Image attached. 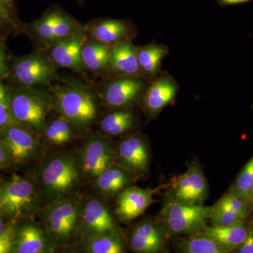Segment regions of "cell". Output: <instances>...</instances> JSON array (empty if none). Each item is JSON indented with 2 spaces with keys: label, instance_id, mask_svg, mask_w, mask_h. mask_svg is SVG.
<instances>
[{
  "label": "cell",
  "instance_id": "cell-1",
  "mask_svg": "<svg viewBox=\"0 0 253 253\" xmlns=\"http://www.w3.org/2000/svg\"><path fill=\"white\" fill-rule=\"evenodd\" d=\"M51 109L62 116L76 130L84 131L97 121L99 104L94 91L83 81L63 80L49 86Z\"/></svg>",
  "mask_w": 253,
  "mask_h": 253
},
{
  "label": "cell",
  "instance_id": "cell-2",
  "mask_svg": "<svg viewBox=\"0 0 253 253\" xmlns=\"http://www.w3.org/2000/svg\"><path fill=\"white\" fill-rule=\"evenodd\" d=\"M39 166L37 183L47 204L76 195L84 180L79 159L68 153L51 154Z\"/></svg>",
  "mask_w": 253,
  "mask_h": 253
},
{
  "label": "cell",
  "instance_id": "cell-3",
  "mask_svg": "<svg viewBox=\"0 0 253 253\" xmlns=\"http://www.w3.org/2000/svg\"><path fill=\"white\" fill-rule=\"evenodd\" d=\"M42 199L36 181L13 174L0 185V213L8 222L29 220L41 211Z\"/></svg>",
  "mask_w": 253,
  "mask_h": 253
},
{
  "label": "cell",
  "instance_id": "cell-4",
  "mask_svg": "<svg viewBox=\"0 0 253 253\" xmlns=\"http://www.w3.org/2000/svg\"><path fill=\"white\" fill-rule=\"evenodd\" d=\"M81 204L73 195L48 203L41 209L42 224L56 249L71 246L79 236Z\"/></svg>",
  "mask_w": 253,
  "mask_h": 253
},
{
  "label": "cell",
  "instance_id": "cell-5",
  "mask_svg": "<svg viewBox=\"0 0 253 253\" xmlns=\"http://www.w3.org/2000/svg\"><path fill=\"white\" fill-rule=\"evenodd\" d=\"M10 104L15 121L28 126L38 135L42 134L51 109L49 90L22 87L9 91Z\"/></svg>",
  "mask_w": 253,
  "mask_h": 253
},
{
  "label": "cell",
  "instance_id": "cell-6",
  "mask_svg": "<svg viewBox=\"0 0 253 253\" xmlns=\"http://www.w3.org/2000/svg\"><path fill=\"white\" fill-rule=\"evenodd\" d=\"M212 206H191L167 199L156 219L169 238L199 232L208 225Z\"/></svg>",
  "mask_w": 253,
  "mask_h": 253
},
{
  "label": "cell",
  "instance_id": "cell-7",
  "mask_svg": "<svg viewBox=\"0 0 253 253\" xmlns=\"http://www.w3.org/2000/svg\"><path fill=\"white\" fill-rule=\"evenodd\" d=\"M84 28L85 25L82 24L61 6L54 5L31 24L29 31L39 49L47 50Z\"/></svg>",
  "mask_w": 253,
  "mask_h": 253
},
{
  "label": "cell",
  "instance_id": "cell-8",
  "mask_svg": "<svg viewBox=\"0 0 253 253\" xmlns=\"http://www.w3.org/2000/svg\"><path fill=\"white\" fill-rule=\"evenodd\" d=\"M99 96L110 109H132L139 104L151 82L143 76H123L103 80Z\"/></svg>",
  "mask_w": 253,
  "mask_h": 253
},
{
  "label": "cell",
  "instance_id": "cell-9",
  "mask_svg": "<svg viewBox=\"0 0 253 253\" xmlns=\"http://www.w3.org/2000/svg\"><path fill=\"white\" fill-rule=\"evenodd\" d=\"M56 68L47 51L38 49L15 61L13 75L22 87L42 88L58 81Z\"/></svg>",
  "mask_w": 253,
  "mask_h": 253
},
{
  "label": "cell",
  "instance_id": "cell-10",
  "mask_svg": "<svg viewBox=\"0 0 253 253\" xmlns=\"http://www.w3.org/2000/svg\"><path fill=\"white\" fill-rule=\"evenodd\" d=\"M209 194L207 179L201 164L195 161L184 174L173 176L168 187V199L191 206H203Z\"/></svg>",
  "mask_w": 253,
  "mask_h": 253
},
{
  "label": "cell",
  "instance_id": "cell-11",
  "mask_svg": "<svg viewBox=\"0 0 253 253\" xmlns=\"http://www.w3.org/2000/svg\"><path fill=\"white\" fill-rule=\"evenodd\" d=\"M116 219L102 198L92 196L82 201L80 239L121 230Z\"/></svg>",
  "mask_w": 253,
  "mask_h": 253
},
{
  "label": "cell",
  "instance_id": "cell-12",
  "mask_svg": "<svg viewBox=\"0 0 253 253\" xmlns=\"http://www.w3.org/2000/svg\"><path fill=\"white\" fill-rule=\"evenodd\" d=\"M116 146L103 136L93 135L84 143L79 159L83 177L94 180L116 162Z\"/></svg>",
  "mask_w": 253,
  "mask_h": 253
},
{
  "label": "cell",
  "instance_id": "cell-13",
  "mask_svg": "<svg viewBox=\"0 0 253 253\" xmlns=\"http://www.w3.org/2000/svg\"><path fill=\"white\" fill-rule=\"evenodd\" d=\"M169 183L156 188L128 186L116 196L115 215L123 224H128L139 216L155 202L154 196L161 190L168 189Z\"/></svg>",
  "mask_w": 253,
  "mask_h": 253
},
{
  "label": "cell",
  "instance_id": "cell-14",
  "mask_svg": "<svg viewBox=\"0 0 253 253\" xmlns=\"http://www.w3.org/2000/svg\"><path fill=\"white\" fill-rule=\"evenodd\" d=\"M179 85L175 78L162 71L151 81L141 98L139 105L148 121L158 118L163 110L175 101Z\"/></svg>",
  "mask_w": 253,
  "mask_h": 253
},
{
  "label": "cell",
  "instance_id": "cell-15",
  "mask_svg": "<svg viewBox=\"0 0 253 253\" xmlns=\"http://www.w3.org/2000/svg\"><path fill=\"white\" fill-rule=\"evenodd\" d=\"M169 238L157 219H145L133 226L126 240L133 253H165Z\"/></svg>",
  "mask_w": 253,
  "mask_h": 253
},
{
  "label": "cell",
  "instance_id": "cell-16",
  "mask_svg": "<svg viewBox=\"0 0 253 253\" xmlns=\"http://www.w3.org/2000/svg\"><path fill=\"white\" fill-rule=\"evenodd\" d=\"M150 161L149 144L140 134L128 136L116 146L115 164L129 171L137 179L147 175Z\"/></svg>",
  "mask_w": 253,
  "mask_h": 253
},
{
  "label": "cell",
  "instance_id": "cell-17",
  "mask_svg": "<svg viewBox=\"0 0 253 253\" xmlns=\"http://www.w3.org/2000/svg\"><path fill=\"white\" fill-rule=\"evenodd\" d=\"M38 134L20 123H14L0 132V140L9 149L14 163L27 162L37 157L42 145Z\"/></svg>",
  "mask_w": 253,
  "mask_h": 253
},
{
  "label": "cell",
  "instance_id": "cell-18",
  "mask_svg": "<svg viewBox=\"0 0 253 253\" xmlns=\"http://www.w3.org/2000/svg\"><path fill=\"white\" fill-rule=\"evenodd\" d=\"M85 31L89 38L113 46L132 41L137 35V28L134 23L126 19L100 18L85 25Z\"/></svg>",
  "mask_w": 253,
  "mask_h": 253
},
{
  "label": "cell",
  "instance_id": "cell-19",
  "mask_svg": "<svg viewBox=\"0 0 253 253\" xmlns=\"http://www.w3.org/2000/svg\"><path fill=\"white\" fill-rule=\"evenodd\" d=\"M88 37L84 28L46 50L56 68H66L86 78L87 71L83 66L82 49Z\"/></svg>",
  "mask_w": 253,
  "mask_h": 253
},
{
  "label": "cell",
  "instance_id": "cell-20",
  "mask_svg": "<svg viewBox=\"0 0 253 253\" xmlns=\"http://www.w3.org/2000/svg\"><path fill=\"white\" fill-rule=\"evenodd\" d=\"M56 250L42 224L29 219L16 225L12 253H49Z\"/></svg>",
  "mask_w": 253,
  "mask_h": 253
},
{
  "label": "cell",
  "instance_id": "cell-21",
  "mask_svg": "<svg viewBox=\"0 0 253 253\" xmlns=\"http://www.w3.org/2000/svg\"><path fill=\"white\" fill-rule=\"evenodd\" d=\"M123 76H142L138 66L136 46L132 41L121 43L111 49L109 68L104 79Z\"/></svg>",
  "mask_w": 253,
  "mask_h": 253
},
{
  "label": "cell",
  "instance_id": "cell-22",
  "mask_svg": "<svg viewBox=\"0 0 253 253\" xmlns=\"http://www.w3.org/2000/svg\"><path fill=\"white\" fill-rule=\"evenodd\" d=\"M134 174L124 168L114 164L105 169L94 179V189L102 197H116L128 186L137 180Z\"/></svg>",
  "mask_w": 253,
  "mask_h": 253
},
{
  "label": "cell",
  "instance_id": "cell-23",
  "mask_svg": "<svg viewBox=\"0 0 253 253\" xmlns=\"http://www.w3.org/2000/svg\"><path fill=\"white\" fill-rule=\"evenodd\" d=\"M169 54L166 44L153 41L145 45L136 46V56L141 75L150 82L162 72L163 60Z\"/></svg>",
  "mask_w": 253,
  "mask_h": 253
},
{
  "label": "cell",
  "instance_id": "cell-24",
  "mask_svg": "<svg viewBox=\"0 0 253 253\" xmlns=\"http://www.w3.org/2000/svg\"><path fill=\"white\" fill-rule=\"evenodd\" d=\"M111 46L88 37L82 49V60L86 71L104 79L109 68Z\"/></svg>",
  "mask_w": 253,
  "mask_h": 253
},
{
  "label": "cell",
  "instance_id": "cell-25",
  "mask_svg": "<svg viewBox=\"0 0 253 253\" xmlns=\"http://www.w3.org/2000/svg\"><path fill=\"white\" fill-rule=\"evenodd\" d=\"M244 222L228 226H206L200 231L214 240L226 253L231 252L244 242L249 232Z\"/></svg>",
  "mask_w": 253,
  "mask_h": 253
},
{
  "label": "cell",
  "instance_id": "cell-26",
  "mask_svg": "<svg viewBox=\"0 0 253 253\" xmlns=\"http://www.w3.org/2000/svg\"><path fill=\"white\" fill-rule=\"evenodd\" d=\"M126 236L122 230L106 233L81 240V250L86 253H126Z\"/></svg>",
  "mask_w": 253,
  "mask_h": 253
},
{
  "label": "cell",
  "instance_id": "cell-27",
  "mask_svg": "<svg viewBox=\"0 0 253 253\" xmlns=\"http://www.w3.org/2000/svg\"><path fill=\"white\" fill-rule=\"evenodd\" d=\"M137 123L136 114L131 109L112 110L100 121L99 128L104 136H122L131 131Z\"/></svg>",
  "mask_w": 253,
  "mask_h": 253
},
{
  "label": "cell",
  "instance_id": "cell-28",
  "mask_svg": "<svg viewBox=\"0 0 253 253\" xmlns=\"http://www.w3.org/2000/svg\"><path fill=\"white\" fill-rule=\"evenodd\" d=\"M176 244L178 252L182 253H226L209 236L204 233H194L183 236Z\"/></svg>",
  "mask_w": 253,
  "mask_h": 253
},
{
  "label": "cell",
  "instance_id": "cell-29",
  "mask_svg": "<svg viewBox=\"0 0 253 253\" xmlns=\"http://www.w3.org/2000/svg\"><path fill=\"white\" fill-rule=\"evenodd\" d=\"M76 129L62 116L55 118L46 123L42 134L49 144L61 146L68 144L74 137Z\"/></svg>",
  "mask_w": 253,
  "mask_h": 253
},
{
  "label": "cell",
  "instance_id": "cell-30",
  "mask_svg": "<svg viewBox=\"0 0 253 253\" xmlns=\"http://www.w3.org/2000/svg\"><path fill=\"white\" fill-rule=\"evenodd\" d=\"M253 184V157L244 166L235 182L230 189L231 192L239 199L246 201L249 190Z\"/></svg>",
  "mask_w": 253,
  "mask_h": 253
},
{
  "label": "cell",
  "instance_id": "cell-31",
  "mask_svg": "<svg viewBox=\"0 0 253 253\" xmlns=\"http://www.w3.org/2000/svg\"><path fill=\"white\" fill-rule=\"evenodd\" d=\"M246 216L231 211L227 208L219 207L215 204L212 206V212L209 222L211 226H228L236 223L244 222Z\"/></svg>",
  "mask_w": 253,
  "mask_h": 253
},
{
  "label": "cell",
  "instance_id": "cell-32",
  "mask_svg": "<svg viewBox=\"0 0 253 253\" xmlns=\"http://www.w3.org/2000/svg\"><path fill=\"white\" fill-rule=\"evenodd\" d=\"M8 28L11 31L22 30L16 13V0H0V30Z\"/></svg>",
  "mask_w": 253,
  "mask_h": 253
},
{
  "label": "cell",
  "instance_id": "cell-33",
  "mask_svg": "<svg viewBox=\"0 0 253 253\" xmlns=\"http://www.w3.org/2000/svg\"><path fill=\"white\" fill-rule=\"evenodd\" d=\"M16 123L11 111L9 91L0 82V132Z\"/></svg>",
  "mask_w": 253,
  "mask_h": 253
},
{
  "label": "cell",
  "instance_id": "cell-34",
  "mask_svg": "<svg viewBox=\"0 0 253 253\" xmlns=\"http://www.w3.org/2000/svg\"><path fill=\"white\" fill-rule=\"evenodd\" d=\"M215 205L219 207L227 208L231 211H235L246 217H248L249 216L250 207L249 204L244 200L238 198L230 191L224 194Z\"/></svg>",
  "mask_w": 253,
  "mask_h": 253
},
{
  "label": "cell",
  "instance_id": "cell-35",
  "mask_svg": "<svg viewBox=\"0 0 253 253\" xmlns=\"http://www.w3.org/2000/svg\"><path fill=\"white\" fill-rule=\"evenodd\" d=\"M17 224L9 222L6 229L0 234V253H12Z\"/></svg>",
  "mask_w": 253,
  "mask_h": 253
},
{
  "label": "cell",
  "instance_id": "cell-36",
  "mask_svg": "<svg viewBox=\"0 0 253 253\" xmlns=\"http://www.w3.org/2000/svg\"><path fill=\"white\" fill-rule=\"evenodd\" d=\"M234 252L239 253H253V229L249 228V232L244 242L238 246Z\"/></svg>",
  "mask_w": 253,
  "mask_h": 253
},
{
  "label": "cell",
  "instance_id": "cell-37",
  "mask_svg": "<svg viewBox=\"0 0 253 253\" xmlns=\"http://www.w3.org/2000/svg\"><path fill=\"white\" fill-rule=\"evenodd\" d=\"M12 163H14V161L9 149L6 145L0 140V168L9 167Z\"/></svg>",
  "mask_w": 253,
  "mask_h": 253
},
{
  "label": "cell",
  "instance_id": "cell-38",
  "mask_svg": "<svg viewBox=\"0 0 253 253\" xmlns=\"http://www.w3.org/2000/svg\"><path fill=\"white\" fill-rule=\"evenodd\" d=\"M7 75V66L4 51L0 46V78H4Z\"/></svg>",
  "mask_w": 253,
  "mask_h": 253
},
{
  "label": "cell",
  "instance_id": "cell-39",
  "mask_svg": "<svg viewBox=\"0 0 253 253\" xmlns=\"http://www.w3.org/2000/svg\"><path fill=\"white\" fill-rule=\"evenodd\" d=\"M251 1H253V0H217V2L219 6L222 7V6H229V5L243 4V3L249 2Z\"/></svg>",
  "mask_w": 253,
  "mask_h": 253
},
{
  "label": "cell",
  "instance_id": "cell-40",
  "mask_svg": "<svg viewBox=\"0 0 253 253\" xmlns=\"http://www.w3.org/2000/svg\"><path fill=\"white\" fill-rule=\"evenodd\" d=\"M8 221L5 219L4 216L0 213V234L4 231L8 224Z\"/></svg>",
  "mask_w": 253,
  "mask_h": 253
},
{
  "label": "cell",
  "instance_id": "cell-41",
  "mask_svg": "<svg viewBox=\"0 0 253 253\" xmlns=\"http://www.w3.org/2000/svg\"><path fill=\"white\" fill-rule=\"evenodd\" d=\"M246 202L249 204L250 207L253 208V184L249 190L247 198H246Z\"/></svg>",
  "mask_w": 253,
  "mask_h": 253
},
{
  "label": "cell",
  "instance_id": "cell-42",
  "mask_svg": "<svg viewBox=\"0 0 253 253\" xmlns=\"http://www.w3.org/2000/svg\"><path fill=\"white\" fill-rule=\"evenodd\" d=\"M2 182H3V181L1 180V177H0V185H1V183H2Z\"/></svg>",
  "mask_w": 253,
  "mask_h": 253
},
{
  "label": "cell",
  "instance_id": "cell-43",
  "mask_svg": "<svg viewBox=\"0 0 253 253\" xmlns=\"http://www.w3.org/2000/svg\"><path fill=\"white\" fill-rule=\"evenodd\" d=\"M252 109L253 110V104L252 105Z\"/></svg>",
  "mask_w": 253,
  "mask_h": 253
}]
</instances>
